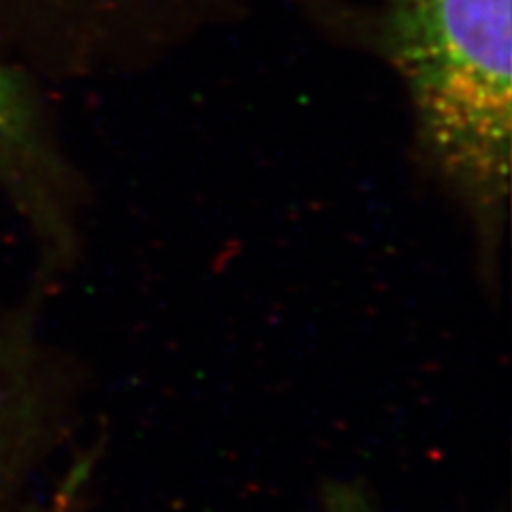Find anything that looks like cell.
I'll return each instance as SVG.
<instances>
[{
    "label": "cell",
    "instance_id": "3",
    "mask_svg": "<svg viewBox=\"0 0 512 512\" xmlns=\"http://www.w3.org/2000/svg\"><path fill=\"white\" fill-rule=\"evenodd\" d=\"M77 7L86 11V18H92L94 22L103 24V35L118 37L120 43L131 41L133 37H143V26H150L154 22V28L163 24L158 18V9H163L171 3L184 5L186 0H73Z\"/></svg>",
    "mask_w": 512,
    "mask_h": 512
},
{
    "label": "cell",
    "instance_id": "5",
    "mask_svg": "<svg viewBox=\"0 0 512 512\" xmlns=\"http://www.w3.org/2000/svg\"><path fill=\"white\" fill-rule=\"evenodd\" d=\"M54 512H84L82 498H64L56 504Z\"/></svg>",
    "mask_w": 512,
    "mask_h": 512
},
{
    "label": "cell",
    "instance_id": "2",
    "mask_svg": "<svg viewBox=\"0 0 512 512\" xmlns=\"http://www.w3.org/2000/svg\"><path fill=\"white\" fill-rule=\"evenodd\" d=\"M43 154L39 122L28 92L20 79L0 64V171L32 173V165L41 163Z\"/></svg>",
    "mask_w": 512,
    "mask_h": 512
},
{
    "label": "cell",
    "instance_id": "1",
    "mask_svg": "<svg viewBox=\"0 0 512 512\" xmlns=\"http://www.w3.org/2000/svg\"><path fill=\"white\" fill-rule=\"evenodd\" d=\"M512 0H384V39L431 171L470 218L498 293L512 154Z\"/></svg>",
    "mask_w": 512,
    "mask_h": 512
},
{
    "label": "cell",
    "instance_id": "4",
    "mask_svg": "<svg viewBox=\"0 0 512 512\" xmlns=\"http://www.w3.org/2000/svg\"><path fill=\"white\" fill-rule=\"evenodd\" d=\"M325 512H378L376 502L361 485H329L325 491Z\"/></svg>",
    "mask_w": 512,
    "mask_h": 512
}]
</instances>
